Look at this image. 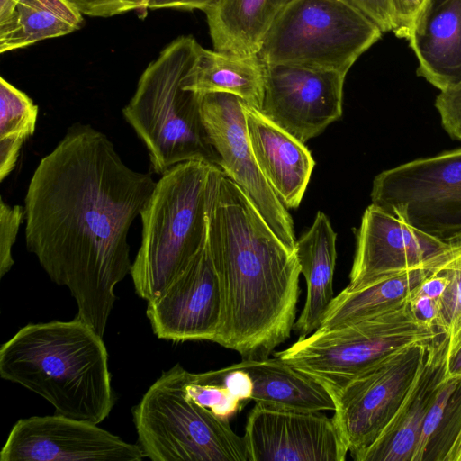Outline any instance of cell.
I'll return each instance as SVG.
<instances>
[{"instance_id":"cell-28","label":"cell","mask_w":461,"mask_h":461,"mask_svg":"<svg viewBox=\"0 0 461 461\" xmlns=\"http://www.w3.org/2000/svg\"><path fill=\"white\" fill-rule=\"evenodd\" d=\"M439 271L447 284L441 298L438 330L449 338V358L461 347V254Z\"/></svg>"},{"instance_id":"cell-29","label":"cell","mask_w":461,"mask_h":461,"mask_svg":"<svg viewBox=\"0 0 461 461\" xmlns=\"http://www.w3.org/2000/svg\"><path fill=\"white\" fill-rule=\"evenodd\" d=\"M184 392L188 399L223 419H229L240 408L241 402L232 396L211 371H186Z\"/></svg>"},{"instance_id":"cell-15","label":"cell","mask_w":461,"mask_h":461,"mask_svg":"<svg viewBox=\"0 0 461 461\" xmlns=\"http://www.w3.org/2000/svg\"><path fill=\"white\" fill-rule=\"evenodd\" d=\"M346 75L298 65H267L260 111L305 143L342 115Z\"/></svg>"},{"instance_id":"cell-30","label":"cell","mask_w":461,"mask_h":461,"mask_svg":"<svg viewBox=\"0 0 461 461\" xmlns=\"http://www.w3.org/2000/svg\"><path fill=\"white\" fill-rule=\"evenodd\" d=\"M439 270L428 277L409 295L416 315L438 330L441 298L447 284L446 276Z\"/></svg>"},{"instance_id":"cell-14","label":"cell","mask_w":461,"mask_h":461,"mask_svg":"<svg viewBox=\"0 0 461 461\" xmlns=\"http://www.w3.org/2000/svg\"><path fill=\"white\" fill-rule=\"evenodd\" d=\"M223 313L221 278L206 238L184 271L146 314L154 334L176 342H215Z\"/></svg>"},{"instance_id":"cell-31","label":"cell","mask_w":461,"mask_h":461,"mask_svg":"<svg viewBox=\"0 0 461 461\" xmlns=\"http://www.w3.org/2000/svg\"><path fill=\"white\" fill-rule=\"evenodd\" d=\"M25 209L22 205L11 206L0 199V277L7 274L14 264L12 249L16 240Z\"/></svg>"},{"instance_id":"cell-23","label":"cell","mask_w":461,"mask_h":461,"mask_svg":"<svg viewBox=\"0 0 461 461\" xmlns=\"http://www.w3.org/2000/svg\"><path fill=\"white\" fill-rule=\"evenodd\" d=\"M294 0H220L205 13L213 50L234 55L259 52L270 27Z\"/></svg>"},{"instance_id":"cell-11","label":"cell","mask_w":461,"mask_h":461,"mask_svg":"<svg viewBox=\"0 0 461 461\" xmlns=\"http://www.w3.org/2000/svg\"><path fill=\"white\" fill-rule=\"evenodd\" d=\"M461 254V234L430 235L371 203L357 231V246L349 284L355 292L402 272L447 263Z\"/></svg>"},{"instance_id":"cell-39","label":"cell","mask_w":461,"mask_h":461,"mask_svg":"<svg viewBox=\"0 0 461 461\" xmlns=\"http://www.w3.org/2000/svg\"><path fill=\"white\" fill-rule=\"evenodd\" d=\"M447 374L449 376L461 375V347L448 358Z\"/></svg>"},{"instance_id":"cell-40","label":"cell","mask_w":461,"mask_h":461,"mask_svg":"<svg viewBox=\"0 0 461 461\" xmlns=\"http://www.w3.org/2000/svg\"><path fill=\"white\" fill-rule=\"evenodd\" d=\"M455 461H461V447H459L456 456L455 457Z\"/></svg>"},{"instance_id":"cell-9","label":"cell","mask_w":461,"mask_h":461,"mask_svg":"<svg viewBox=\"0 0 461 461\" xmlns=\"http://www.w3.org/2000/svg\"><path fill=\"white\" fill-rule=\"evenodd\" d=\"M371 203L430 235L461 234V147L379 173Z\"/></svg>"},{"instance_id":"cell-17","label":"cell","mask_w":461,"mask_h":461,"mask_svg":"<svg viewBox=\"0 0 461 461\" xmlns=\"http://www.w3.org/2000/svg\"><path fill=\"white\" fill-rule=\"evenodd\" d=\"M447 335L432 341L425 360L398 410L376 438L352 458L356 461H411L426 416L447 377Z\"/></svg>"},{"instance_id":"cell-1","label":"cell","mask_w":461,"mask_h":461,"mask_svg":"<svg viewBox=\"0 0 461 461\" xmlns=\"http://www.w3.org/2000/svg\"><path fill=\"white\" fill-rule=\"evenodd\" d=\"M156 181L135 171L90 124L70 125L36 167L24 197L25 244L48 276L66 286L77 318L102 337L128 274V234Z\"/></svg>"},{"instance_id":"cell-21","label":"cell","mask_w":461,"mask_h":461,"mask_svg":"<svg viewBox=\"0 0 461 461\" xmlns=\"http://www.w3.org/2000/svg\"><path fill=\"white\" fill-rule=\"evenodd\" d=\"M267 65L258 54L234 55L199 46L196 59L184 79V88L199 95H233L260 110Z\"/></svg>"},{"instance_id":"cell-26","label":"cell","mask_w":461,"mask_h":461,"mask_svg":"<svg viewBox=\"0 0 461 461\" xmlns=\"http://www.w3.org/2000/svg\"><path fill=\"white\" fill-rule=\"evenodd\" d=\"M461 447V375L447 377L429 411L411 461H455Z\"/></svg>"},{"instance_id":"cell-16","label":"cell","mask_w":461,"mask_h":461,"mask_svg":"<svg viewBox=\"0 0 461 461\" xmlns=\"http://www.w3.org/2000/svg\"><path fill=\"white\" fill-rule=\"evenodd\" d=\"M243 436L249 461H343L348 453L333 419L321 411L256 403Z\"/></svg>"},{"instance_id":"cell-34","label":"cell","mask_w":461,"mask_h":461,"mask_svg":"<svg viewBox=\"0 0 461 461\" xmlns=\"http://www.w3.org/2000/svg\"><path fill=\"white\" fill-rule=\"evenodd\" d=\"M211 374L223 384L230 393L239 401L251 400L253 383L245 370L233 364L221 369L211 371Z\"/></svg>"},{"instance_id":"cell-27","label":"cell","mask_w":461,"mask_h":461,"mask_svg":"<svg viewBox=\"0 0 461 461\" xmlns=\"http://www.w3.org/2000/svg\"><path fill=\"white\" fill-rule=\"evenodd\" d=\"M38 105L24 92L0 77V181L14 170L24 141L33 135Z\"/></svg>"},{"instance_id":"cell-38","label":"cell","mask_w":461,"mask_h":461,"mask_svg":"<svg viewBox=\"0 0 461 461\" xmlns=\"http://www.w3.org/2000/svg\"><path fill=\"white\" fill-rule=\"evenodd\" d=\"M20 0H0V31L12 23Z\"/></svg>"},{"instance_id":"cell-20","label":"cell","mask_w":461,"mask_h":461,"mask_svg":"<svg viewBox=\"0 0 461 461\" xmlns=\"http://www.w3.org/2000/svg\"><path fill=\"white\" fill-rule=\"evenodd\" d=\"M337 234L329 218L318 212L312 227L295 242V254L307 285L303 308L294 325L300 337L316 330L334 298Z\"/></svg>"},{"instance_id":"cell-37","label":"cell","mask_w":461,"mask_h":461,"mask_svg":"<svg viewBox=\"0 0 461 461\" xmlns=\"http://www.w3.org/2000/svg\"><path fill=\"white\" fill-rule=\"evenodd\" d=\"M220 0H150L149 9L200 10L204 13L213 8Z\"/></svg>"},{"instance_id":"cell-3","label":"cell","mask_w":461,"mask_h":461,"mask_svg":"<svg viewBox=\"0 0 461 461\" xmlns=\"http://www.w3.org/2000/svg\"><path fill=\"white\" fill-rule=\"evenodd\" d=\"M0 376L68 418L99 424L114 405L103 337L77 317L22 327L0 348Z\"/></svg>"},{"instance_id":"cell-24","label":"cell","mask_w":461,"mask_h":461,"mask_svg":"<svg viewBox=\"0 0 461 461\" xmlns=\"http://www.w3.org/2000/svg\"><path fill=\"white\" fill-rule=\"evenodd\" d=\"M447 263L413 268L355 292L342 290L330 303L319 330H330L375 313L407 297Z\"/></svg>"},{"instance_id":"cell-8","label":"cell","mask_w":461,"mask_h":461,"mask_svg":"<svg viewBox=\"0 0 461 461\" xmlns=\"http://www.w3.org/2000/svg\"><path fill=\"white\" fill-rule=\"evenodd\" d=\"M382 34L379 26L348 0H294L274 22L258 54L266 65L347 74Z\"/></svg>"},{"instance_id":"cell-33","label":"cell","mask_w":461,"mask_h":461,"mask_svg":"<svg viewBox=\"0 0 461 461\" xmlns=\"http://www.w3.org/2000/svg\"><path fill=\"white\" fill-rule=\"evenodd\" d=\"M83 15L111 17L130 11H137L145 16L150 0H68Z\"/></svg>"},{"instance_id":"cell-32","label":"cell","mask_w":461,"mask_h":461,"mask_svg":"<svg viewBox=\"0 0 461 461\" xmlns=\"http://www.w3.org/2000/svg\"><path fill=\"white\" fill-rule=\"evenodd\" d=\"M435 107L446 132L451 139L461 141V81L441 90Z\"/></svg>"},{"instance_id":"cell-13","label":"cell","mask_w":461,"mask_h":461,"mask_svg":"<svg viewBox=\"0 0 461 461\" xmlns=\"http://www.w3.org/2000/svg\"><path fill=\"white\" fill-rule=\"evenodd\" d=\"M89 421L59 414L18 420L0 451L1 461H140L138 444Z\"/></svg>"},{"instance_id":"cell-18","label":"cell","mask_w":461,"mask_h":461,"mask_svg":"<svg viewBox=\"0 0 461 461\" xmlns=\"http://www.w3.org/2000/svg\"><path fill=\"white\" fill-rule=\"evenodd\" d=\"M249 141L257 164L285 207L296 209L315 161L303 142L242 100Z\"/></svg>"},{"instance_id":"cell-10","label":"cell","mask_w":461,"mask_h":461,"mask_svg":"<svg viewBox=\"0 0 461 461\" xmlns=\"http://www.w3.org/2000/svg\"><path fill=\"white\" fill-rule=\"evenodd\" d=\"M429 344H412L387 354L332 395V419L352 457L368 447L393 417Z\"/></svg>"},{"instance_id":"cell-36","label":"cell","mask_w":461,"mask_h":461,"mask_svg":"<svg viewBox=\"0 0 461 461\" xmlns=\"http://www.w3.org/2000/svg\"><path fill=\"white\" fill-rule=\"evenodd\" d=\"M364 13L383 32L392 31L389 0H348Z\"/></svg>"},{"instance_id":"cell-22","label":"cell","mask_w":461,"mask_h":461,"mask_svg":"<svg viewBox=\"0 0 461 461\" xmlns=\"http://www.w3.org/2000/svg\"><path fill=\"white\" fill-rule=\"evenodd\" d=\"M235 365L250 376L251 400L258 404L308 411L335 410L334 400L322 384L276 357L242 359Z\"/></svg>"},{"instance_id":"cell-2","label":"cell","mask_w":461,"mask_h":461,"mask_svg":"<svg viewBox=\"0 0 461 461\" xmlns=\"http://www.w3.org/2000/svg\"><path fill=\"white\" fill-rule=\"evenodd\" d=\"M207 239L223 294L215 343L242 359L268 357L294 329L300 264L295 252L217 165L212 174Z\"/></svg>"},{"instance_id":"cell-35","label":"cell","mask_w":461,"mask_h":461,"mask_svg":"<svg viewBox=\"0 0 461 461\" xmlns=\"http://www.w3.org/2000/svg\"><path fill=\"white\" fill-rule=\"evenodd\" d=\"M425 0H389L392 32L407 39L412 22Z\"/></svg>"},{"instance_id":"cell-6","label":"cell","mask_w":461,"mask_h":461,"mask_svg":"<svg viewBox=\"0 0 461 461\" xmlns=\"http://www.w3.org/2000/svg\"><path fill=\"white\" fill-rule=\"evenodd\" d=\"M409 295L346 325L317 329L275 357L319 382L332 396L379 358L444 334L416 315Z\"/></svg>"},{"instance_id":"cell-4","label":"cell","mask_w":461,"mask_h":461,"mask_svg":"<svg viewBox=\"0 0 461 461\" xmlns=\"http://www.w3.org/2000/svg\"><path fill=\"white\" fill-rule=\"evenodd\" d=\"M215 165L194 159L170 167L140 212L141 241L130 275L147 303L165 292L205 240Z\"/></svg>"},{"instance_id":"cell-5","label":"cell","mask_w":461,"mask_h":461,"mask_svg":"<svg viewBox=\"0 0 461 461\" xmlns=\"http://www.w3.org/2000/svg\"><path fill=\"white\" fill-rule=\"evenodd\" d=\"M199 46L191 35L168 43L144 69L122 109L148 150L151 171L160 176L188 160L218 162L201 121V95L183 86Z\"/></svg>"},{"instance_id":"cell-19","label":"cell","mask_w":461,"mask_h":461,"mask_svg":"<svg viewBox=\"0 0 461 461\" xmlns=\"http://www.w3.org/2000/svg\"><path fill=\"white\" fill-rule=\"evenodd\" d=\"M406 40L418 76L440 91L461 81V0H425Z\"/></svg>"},{"instance_id":"cell-25","label":"cell","mask_w":461,"mask_h":461,"mask_svg":"<svg viewBox=\"0 0 461 461\" xmlns=\"http://www.w3.org/2000/svg\"><path fill=\"white\" fill-rule=\"evenodd\" d=\"M82 22L83 14L68 0H20L12 23L0 31V52L69 34Z\"/></svg>"},{"instance_id":"cell-12","label":"cell","mask_w":461,"mask_h":461,"mask_svg":"<svg viewBox=\"0 0 461 461\" xmlns=\"http://www.w3.org/2000/svg\"><path fill=\"white\" fill-rule=\"evenodd\" d=\"M200 116L217 166L246 194L270 229L295 252L294 223L261 170L252 152L242 100L226 93L200 96Z\"/></svg>"},{"instance_id":"cell-7","label":"cell","mask_w":461,"mask_h":461,"mask_svg":"<svg viewBox=\"0 0 461 461\" xmlns=\"http://www.w3.org/2000/svg\"><path fill=\"white\" fill-rule=\"evenodd\" d=\"M180 364L164 372L132 408L138 445L153 461H249L229 420L188 399Z\"/></svg>"}]
</instances>
